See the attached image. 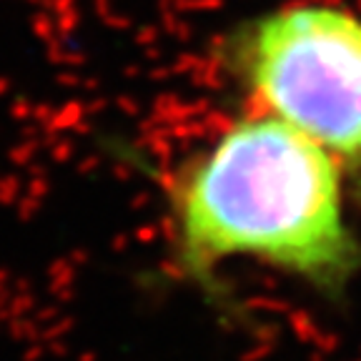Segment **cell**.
Instances as JSON below:
<instances>
[{"instance_id": "1", "label": "cell", "mask_w": 361, "mask_h": 361, "mask_svg": "<svg viewBox=\"0 0 361 361\" xmlns=\"http://www.w3.org/2000/svg\"><path fill=\"white\" fill-rule=\"evenodd\" d=\"M344 169L306 135L241 111L166 178L171 264L224 304L221 266L254 261L341 301L361 276Z\"/></svg>"}, {"instance_id": "2", "label": "cell", "mask_w": 361, "mask_h": 361, "mask_svg": "<svg viewBox=\"0 0 361 361\" xmlns=\"http://www.w3.org/2000/svg\"><path fill=\"white\" fill-rule=\"evenodd\" d=\"M221 61L243 111L324 148L361 196V13L329 0L283 3L238 25Z\"/></svg>"}]
</instances>
